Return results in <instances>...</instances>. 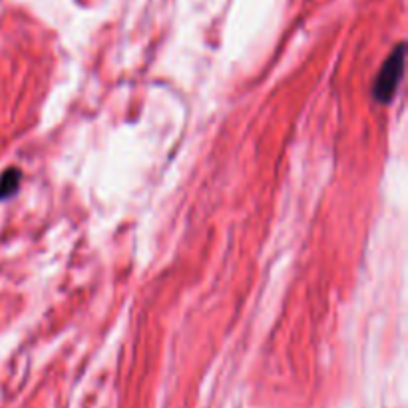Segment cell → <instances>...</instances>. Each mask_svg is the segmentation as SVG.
<instances>
[{"label": "cell", "mask_w": 408, "mask_h": 408, "mask_svg": "<svg viewBox=\"0 0 408 408\" xmlns=\"http://www.w3.org/2000/svg\"><path fill=\"white\" fill-rule=\"evenodd\" d=\"M402 72H404V44H398L395 52L388 56V60L385 62V66L380 68L375 86H373V96L378 102L388 104L392 100L398 82L402 80Z\"/></svg>", "instance_id": "6da1fadb"}, {"label": "cell", "mask_w": 408, "mask_h": 408, "mask_svg": "<svg viewBox=\"0 0 408 408\" xmlns=\"http://www.w3.org/2000/svg\"><path fill=\"white\" fill-rule=\"evenodd\" d=\"M22 175L18 170H6L0 177V199H6L11 195L16 194L18 185H21Z\"/></svg>", "instance_id": "7a4b0ae2"}]
</instances>
